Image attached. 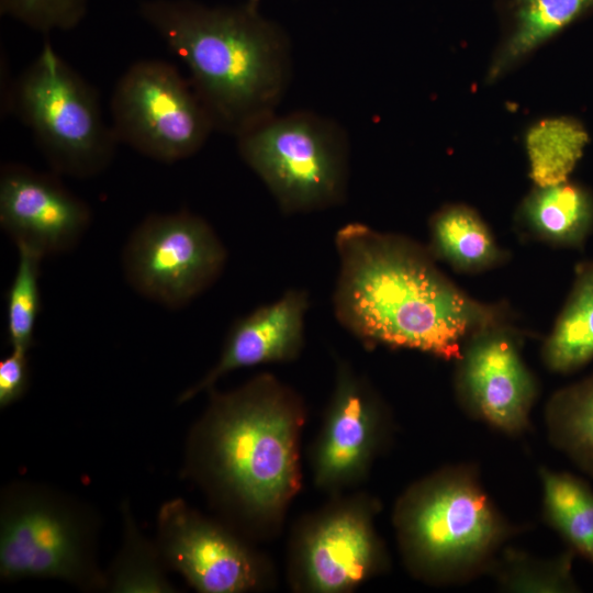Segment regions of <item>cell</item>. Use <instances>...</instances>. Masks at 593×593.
Segmentation results:
<instances>
[{"label":"cell","mask_w":593,"mask_h":593,"mask_svg":"<svg viewBox=\"0 0 593 593\" xmlns=\"http://www.w3.org/2000/svg\"><path fill=\"white\" fill-rule=\"evenodd\" d=\"M210 401L189 432L182 474L242 534L277 527L301 486L302 398L271 373Z\"/></svg>","instance_id":"cell-1"},{"label":"cell","mask_w":593,"mask_h":593,"mask_svg":"<svg viewBox=\"0 0 593 593\" xmlns=\"http://www.w3.org/2000/svg\"><path fill=\"white\" fill-rule=\"evenodd\" d=\"M334 243V314L367 347L458 358L466 337L497 323V312L458 290L409 239L353 222L338 228Z\"/></svg>","instance_id":"cell-2"},{"label":"cell","mask_w":593,"mask_h":593,"mask_svg":"<svg viewBox=\"0 0 593 593\" xmlns=\"http://www.w3.org/2000/svg\"><path fill=\"white\" fill-rule=\"evenodd\" d=\"M138 11L188 68L215 128L237 136L275 115L290 77L289 42L256 4L144 0Z\"/></svg>","instance_id":"cell-3"},{"label":"cell","mask_w":593,"mask_h":593,"mask_svg":"<svg viewBox=\"0 0 593 593\" xmlns=\"http://www.w3.org/2000/svg\"><path fill=\"white\" fill-rule=\"evenodd\" d=\"M101 522L82 500L42 483L14 481L0 496V577L55 579L87 592L107 591L99 566Z\"/></svg>","instance_id":"cell-4"},{"label":"cell","mask_w":593,"mask_h":593,"mask_svg":"<svg viewBox=\"0 0 593 593\" xmlns=\"http://www.w3.org/2000/svg\"><path fill=\"white\" fill-rule=\"evenodd\" d=\"M12 105L56 174L90 178L111 164L119 143L96 89L49 42L13 85Z\"/></svg>","instance_id":"cell-5"},{"label":"cell","mask_w":593,"mask_h":593,"mask_svg":"<svg viewBox=\"0 0 593 593\" xmlns=\"http://www.w3.org/2000/svg\"><path fill=\"white\" fill-rule=\"evenodd\" d=\"M240 157L286 214L340 204L348 183V145L342 128L310 112L270 116L239 133Z\"/></svg>","instance_id":"cell-6"},{"label":"cell","mask_w":593,"mask_h":593,"mask_svg":"<svg viewBox=\"0 0 593 593\" xmlns=\"http://www.w3.org/2000/svg\"><path fill=\"white\" fill-rule=\"evenodd\" d=\"M111 115L119 142L164 163L192 156L215 128L192 85L159 59L127 68L114 88Z\"/></svg>","instance_id":"cell-7"},{"label":"cell","mask_w":593,"mask_h":593,"mask_svg":"<svg viewBox=\"0 0 593 593\" xmlns=\"http://www.w3.org/2000/svg\"><path fill=\"white\" fill-rule=\"evenodd\" d=\"M227 251L213 227L189 211L152 214L122 251L127 283L144 298L175 310L189 304L222 275Z\"/></svg>","instance_id":"cell-8"},{"label":"cell","mask_w":593,"mask_h":593,"mask_svg":"<svg viewBox=\"0 0 593 593\" xmlns=\"http://www.w3.org/2000/svg\"><path fill=\"white\" fill-rule=\"evenodd\" d=\"M161 558L201 593H244L268 581V563L222 521L202 515L183 499L166 501L157 514Z\"/></svg>","instance_id":"cell-9"},{"label":"cell","mask_w":593,"mask_h":593,"mask_svg":"<svg viewBox=\"0 0 593 593\" xmlns=\"http://www.w3.org/2000/svg\"><path fill=\"white\" fill-rule=\"evenodd\" d=\"M400 537L409 557L426 569L480 557L497 537V524L484 495L465 480L426 483L399 507Z\"/></svg>","instance_id":"cell-10"},{"label":"cell","mask_w":593,"mask_h":593,"mask_svg":"<svg viewBox=\"0 0 593 593\" xmlns=\"http://www.w3.org/2000/svg\"><path fill=\"white\" fill-rule=\"evenodd\" d=\"M372 510L367 499L354 496L337 500L301 523L290 551L294 590L348 592L379 569L382 553Z\"/></svg>","instance_id":"cell-11"},{"label":"cell","mask_w":593,"mask_h":593,"mask_svg":"<svg viewBox=\"0 0 593 593\" xmlns=\"http://www.w3.org/2000/svg\"><path fill=\"white\" fill-rule=\"evenodd\" d=\"M91 223L89 205L52 174L22 164L0 171V226L43 257L71 250Z\"/></svg>","instance_id":"cell-12"},{"label":"cell","mask_w":593,"mask_h":593,"mask_svg":"<svg viewBox=\"0 0 593 593\" xmlns=\"http://www.w3.org/2000/svg\"><path fill=\"white\" fill-rule=\"evenodd\" d=\"M381 412L366 379L338 361L335 387L312 454L314 483L338 492L368 471L380 441Z\"/></svg>","instance_id":"cell-13"},{"label":"cell","mask_w":593,"mask_h":593,"mask_svg":"<svg viewBox=\"0 0 593 593\" xmlns=\"http://www.w3.org/2000/svg\"><path fill=\"white\" fill-rule=\"evenodd\" d=\"M309 295L290 289L276 301L260 305L231 326L217 362L178 396L184 403L236 369L296 359L304 346Z\"/></svg>","instance_id":"cell-14"},{"label":"cell","mask_w":593,"mask_h":593,"mask_svg":"<svg viewBox=\"0 0 593 593\" xmlns=\"http://www.w3.org/2000/svg\"><path fill=\"white\" fill-rule=\"evenodd\" d=\"M492 328L474 335L463 361V383L480 412L494 425L524 426L534 383L513 342Z\"/></svg>","instance_id":"cell-15"},{"label":"cell","mask_w":593,"mask_h":593,"mask_svg":"<svg viewBox=\"0 0 593 593\" xmlns=\"http://www.w3.org/2000/svg\"><path fill=\"white\" fill-rule=\"evenodd\" d=\"M593 10V0H499L502 40L488 81L501 78L515 65Z\"/></svg>","instance_id":"cell-16"},{"label":"cell","mask_w":593,"mask_h":593,"mask_svg":"<svg viewBox=\"0 0 593 593\" xmlns=\"http://www.w3.org/2000/svg\"><path fill=\"white\" fill-rule=\"evenodd\" d=\"M522 213L544 238L578 246L593 225V199L582 187L563 181L537 187L525 200Z\"/></svg>","instance_id":"cell-17"},{"label":"cell","mask_w":593,"mask_h":593,"mask_svg":"<svg viewBox=\"0 0 593 593\" xmlns=\"http://www.w3.org/2000/svg\"><path fill=\"white\" fill-rule=\"evenodd\" d=\"M593 358V262L578 270L575 283L545 346L556 371H572Z\"/></svg>","instance_id":"cell-18"},{"label":"cell","mask_w":593,"mask_h":593,"mask_svg":"<svg viewBox=\"0 0 593 593\" xmlns=\"http://www.w3.org/2000/svg\"><path fill=\"white\" fill-rule=\"evenodd\" d=\"M123 540L107 574L112 593H174L158 546L141 533L127 502L122 504Z\"/></svg>","instance_id":"cell-19"},{"label":"cell","mask_w":593,"mask_h":593,"mask_svg":"<svg viewBox=\"0 0 593 593\" xmlns=\"http://www.w3.org/2000/svg\"><path fill=\"white\" fill-rule=\"evenodd\" d=\"M435 251L462 270H480L500 259L501 253L479 215L463 205L440 210L430 222Z\"/></svg>","instance_id":"cell-20"},{"label":"cell","mask_w":593,"mask_h":593,"mask_svg":"<svg viewBox=\"0 0 593 593\" xmlns=\"http://www.w3.org/2000/svg\"><path fill=\"white\" fill-rule=\"evenodd\" d=\"M589 135L577 120L545 119L526 134L530 177L537 187L568 180L588 144Z\"/></svg>","instance_id":"cell-21"},{"label":"cell","mask_w":593,"mask_h":593,"mask_svg":"<svg viewBox=\"0 0 593 593\" xmlns=\"http://www.w3.org/2000/svg\"><path fill=\"white\" fill-rule=\"evenodd\" d=\"M542 481L553 525L593 562V492L569 474L545 471Z\"/></svg>","instance_id":"cell-22"},{"label":"cell","mask_w":593,"mask_h":593,"mask_svg":"<svg viewBox=\"0 0 593 593\" xmlns=\"http://www.w3.org/2000/svg\"><path fill=\"white\" fill-rule=\"evenodd\" d=\"M19 261L5 293L7 339L12 349L29 351L41 312L40 253L18 246Z\"/></svg>","instance_id":"cell-23"},{"label":"cell","mask_w":593,"mask_h":593,"mask_svg":"<svg viewBox=\"0 0 593 593\" xmlns=\"http://www.w3.org/2000/svg\"><path fill=\"white\" fill-rule=\"evenodd\" d=\"M90 0H0V13L41 32L69 31L85 18Z\"/></svg>","instance_id":"cell-24"},{"label":"cell","mask_w":593,"mask_h":593,"mask_svg":"<svg viewBox=\"0 0 593 593\" xmlns=\"http://www.w3.org/2000/svg\"><path fill=\"white\" fill-rule=\"evenodd\" d=\"M557 412L568 447L593 462V378L566 391L558 402Z\"/></svg>","instance_id":"cell-25"},{"label":"cell","mask_w":593,"mask_h":593,"mask_svg":"<svg viewBox=\"0 0 593 593\" xmlns=\"http://www.w3.org/2000/svg\"><path fill=\"white\" fill-rule=\"evenodd\" d=\"M26 351L12 349L0 361V407L19 401L30 387V367Z\"/></svg>","instance_id":"cell-26"},{"label":"cell","mask_w":593,"mask_h":593,"mask_svg":"<svg viewBox=\"0 0 593 593\" xmlns=\"http://www.w3.org/2000/svg\"><path fill=\"white\" fill-rule=\"evenodd\" d=\"M259 1L260 0H246V2L256 4V5L258 4Z\"/></svg>","instance_id":"cell-27"}]
</instances>
